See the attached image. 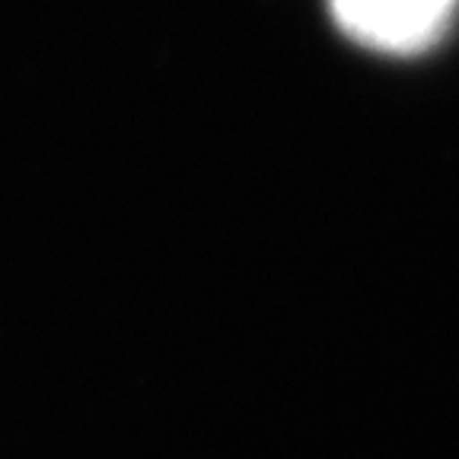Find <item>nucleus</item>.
<instances>
[{
	"label": "nucleus",
	"instance_id": "nucleus-1",
	"mask_svg": "<svg viewBox=\"0 0 459 459\" xmlns=\"http://www.w3.org/2000/svg\"><path fill=\"white\" fill-rule=\"evenodd\" d=\"M459 0H329V13L351 42L380 55H421L446 36Z\"/></svg>",
	"mask_w": 459,
	"mask_h": 459
}]
</instances>
